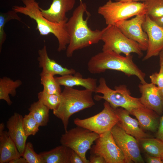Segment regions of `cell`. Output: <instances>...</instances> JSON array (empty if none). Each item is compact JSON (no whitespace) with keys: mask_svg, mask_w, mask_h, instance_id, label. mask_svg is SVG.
Returning <instances> with one entry per match:
<instances>
[{"mask_svg":"<svg viewBox=\"0 0 163 163\" xmlns=\"http://www.w3.org/2000/svg\"><path fill=\"white\" fill-rule=\"evenodd\" d=\"M144 150L150 156L160 157L163 156V142L157 138L151 137L139 140Z\"/></svg>","mask_w":163,"mask_h":163,"instance_id":"obj_25","label":"cell"},{"mask_svg":"<svg viewBox=\"0 0 163 163\" xmlns=\"http://www.w3.org/2000/svg\"><path fill=\"white\" fill-rule=\"evenodd\" d=\"M38 100L50 110H54L57 109L61 101L60 95L48 94L42 91L37 94Z\"/></svg>","mask_w":163,"mask_h":163,"instance_id":"obj_29","label":"cell"},{"mask_svg":"<svg viewBox=\"0 0 163 163\" xmlns=\"http://www.w3.org/2000/svg\"><path fill=\"white\" fill-rule=\"evenodd\" d=\"M88 69L93 74H99L107 70H115L123 73L128 77L135 75L140 83L146 82L145 74L134 63L131 55L125 56L112 51H102L91 57Z\"/></svg>","mask_w":163,"mask_h":163,"instance_id":"obj_2","label":"cell"},{"mask_svg":"<svg viewBox=\"0 0 163 163\" xmlns=\"http://www.w3.org/2000/svg\"><path fill=\"white\" fill-rule=\"evenodd\" d=\"M55 78L60 86L64 87H73L75 86H80L94 92L97 86L96 79L91 78H84L79 73L76 72L74 75L69 74L56 77Z\"/></svg>","mask_w":163,"mask_h":163,"instance_id":"obj_21","label":"cell"},{"mask_svg":"<svg viewBox=\"0 0 163 163\" xmlns=\"http://www.w3.org/2000/svg\"><path fill=\"white\" fill-rule=\"evenodd\" d=\"M101 40L104 42L102 51L123 53L126 56L134 53L139 57L143 55L139 44L126 37L115 25H108L104 28Z\"/></svg>","mask_w":163,"mask_h":163,"instance_id":"obj_7","label":"cell"},{"mask_svg":"<svg viewBox=\"0 0 163 163\" xmlns=\"http://www.w3.org/2000/svg\"><path fill=\"white\" fill-rule=\"evenodd\" d=\"M75 0H52L47 9L40 8L43 15L49 21L56 23H66L68 20L66 13L74 8Z\"/></svg>","mask_w":163,"mask_h":163,"instance_id":"obj_15","label":"cell"},{"mask_svg":"<svg viewBox=\"0 0 163 163\" xmlns=\"http://www.w3.org/2000/svg\"><path fill=\"white\" fill-rule=\"evenodd\" d=\"M107 25H114L117 22L134 16L146 14L143 3L134 1H108L98 9Z\"/></svg>","mask_w":163,"mask_h":163,"instance_id":"obj_6","label":"cell"},{"mask_svg":"<svg viewBox=\"0 0 163 163\" xmlns=\"http://www.w3.org/2000/svg\"><path fill=\"white\" fill-rule=\"evenodd\" d=\"M5 124H0V163H7L11 160L21 156L17 147L8 134L5 131Z\"/></svg>","mask_w":163,"mask_h":163,"instance_id":"obj_19","label":"cell"},{"mask_svg":"<svg viewBox=\"0 0 163 163\" xmlns=\"http://www.w3.org/2000/svg\"><path fill=\"white\" fill-rule=\"evenodd\" d=\"M16 20L21 21V19L17 13L13 10L6 13L1 12L0 14V52L2 46L6 39V34L4 28L5 24L12 20Z\"/></svg>","mask_w":163,"mask_h":163,"instance_id":"obj_28","label":"cell"},{"mask_svg":"<svg viewBox=\"0 0 163 163\" xmlns=\"http://www.w3.org/2000/svg\"><path fill=\"white\" fill-rule=\"evenodd\" d=\"M104 108L100 113L90 117L76 118L74 122L77 126L89 129L100 135L110 131L119 121L114 109L105 101Z\"/></svg>","mask_w":163,"mask_h":163,"instance_id":"obj_9","label":"cell"},{"mask_svg":"<svg viewBox=\"0 0 163 163\" xmlns=\"http://www.w3.org/2000/svg\"><path fill=\"white\" fill-rule=\"evenodd\" d=\"M93 92L87 89L79 90L64 87L60 94L59 104L53 113L62 121L65 131L68 130L69 119L73 114L95 104L92 97Z\"/></svg>","mask_w":163,"mask_h":163,"instance_id":"obj_4","label":"cell"},{"mask_svg":"<svg viewBox=\"0 0 163 163\" xmlns=\"http://www.w3.org/2000/svg\"><path fill=\"white\" fill-rule=\"evenodd\" d=\"M146 161L148 163H163V161L161 158L149 155L146 157Z\"/></svg>","mask_w":163,"mask_h":163,"instance_id":"obj_36","label":"cell"},{"mask_svg":"<svg viewBox=\"0 0 163 163\" xmlns=\"http://www.w3.org/2000/svg\"><path fill=\"white\" fill-rule=\"evenodd\" d=\"M99 136L89 129L77 126L65 131L62 135L60 141L62 145L76 152L84 163H89V160L86 158V153Z\"/></svg>","mask_w":163,"mask_h":163,"instance_id":"obj_8","label":"cell"},{"mask_svg":"<svg viewBox=\"0 0 163 163\" xmlns=\"http://www.w3.org/2000/svg\"><path fill=\"white\" fill-rule=\"evenodd\" d=\"M23 118L21 114L14 113L8 118L6 122L8 134L15 143L21 156L28 137L24 128Z\"/></svg>","mask_w":163,"mask_h":163,"instance_id":"obj_16","label":"cell"},{"mask_svg":"<svg viewBox=\"0 0 163 163\" xmlns=\"http://www.w3.org/2000/svg\"><path fill=\"white\" fill-rule=\"evenodd\" d=\"M114 140L125 155L127 163H144L138 141L128 134L117 124L111 129Z\"/></svg>","mask_w":163,"mask_h":163,"instance_id":"obj_11","label":"cell"},{"mask_svg":"<svg viewBox=\"0 0 163 163\" xmlns=\"http://www.w3.org/2000/svg\"><path fill=\"white\" fill-rule=\"evenodd\" d=\"M130 114L137 119L140 127L143 129L156 132L159 121L158 115L152 110L145 107L133 110Z\"/></svg>","mask_w":163,"mask_h":163,"instance_id":"obj_20","label":"cell"},{"mask_svg":"<svg viewBox=\"0 0 163 163\" xmlns=\"http://www.w3.org/2000/svg\"><path fill=\"white\" fill-rule=\"evenodd\" d=\"M24 6L14 5L12 9L17 13L24 14L36 22V29L40 35H48L53 34L58 42V51L65 50L69 42L66 23H56L50 21L42 14L39 3L35 0H22Z\"/></svg>","mask_w":163,"mask_h":163,"instance_id":"obj_3","label":"cell"},{"mask_svg":"<svg viewBox=\"0 0 163 163\" xmlns=\"http://www.w3.org/2000/svg\"><path fill=\"white\" fill-rule=\"evenodd\" d=\"M113 109L119 119L117 124L126 133L138 141L142 139L150 137L140 127L138 120L130 116L129 111L122 107Z\"/></svg>","mask_w":163,"mask_h":163,"instance_id":"obj_17","label":"cell"},{"mask_svg":"<svg viewBox=\"0 0 163 163\" xmlns=\"http://www.w3.org/2000/svg\"><path fill=\"white\" fill-rule=\"evenodd\" d=\"M145 13L151 18L155 19L163 16V0H145Z\"/></svg>","mask_w":163,"mask_h":163,"instance_id":"obj_27","label":"cell"},{"mask_svg":"<svg viewBox=\"0 0 163 163\" xmlns=\"http://www.w3.org/2000/svg\"><path fill=\"white\" fill-rule=\"evenodd\" d=\"M142 27L144 31L146 33L148 39L146 53L143 59L145 60L158 55L163 49V29L146 14Z\"/></svg>","mask_w":163,"mask_h":163,"instance_id":"obj_13","label":"cell"},{"mask_svg":"<svg viewBox=\"0 0 163 163\" xmlns=\"http://www.w3.org/2000/svg\"><path fill=\"white\" fill-rule=\"evenodd\" d=\"M50 109L38 100L28 108L29 113L34 117L40 126H46L49 120Z\"/></svg>","mask_w":163,"mask_h":163,"instance_id":"obj_24","label":"cell"},{"mask_svg":"<svg viewBox=\"0 0 163 163\" xmlns=\"http://www.w3.org/2000/svg\"><path fill=\"white\" fill-rule=\"evenodd\" d=\"M40 83L43 86V91L50 94L60 95L62 92L60 85L55 80L54 76L47 73L40 74Z\"/></svg>","mask_w":163,"mask_h":163,"instance_id":"obj_26","label":"cell"},{"mask_svg":"<svg viewBox=\"0 0 163 163\" xmlns=\"http://www.w3.org/2000/svg\"><path fill=\"white\" fill-rule=\"evenodd\" d=\"M152 19L158 26L163 29V16L159 18Z\"/></svg>","mask_w":163,"mask_h":163,"instance_id":"obj_38","label":"cell"},{"mask_svg":"<svg viewBox=\"0 0 163 163\" xmlns=\"http://www.w3.org/2000/svg\"><path fill=\"white\" fill-rule=\"evenodd\" d=\"M89 163H106L104 158L98 154L91 153Z\"/></svg>","mask_w":163,"mask_h":163,"instance_id":"obj_33","label":"cell"},{"mask_svg":"<svg viewBox=\"0 0 163 163\" xmlns=\"http://www.w3.org/2000/svg\"><path fill=\"white\" fill-rule=\"evenodd\" d=\"M9 163H27V162L25 158L21 156L11 160Z\"/></svg>","mask_w":163,"mask_h":163,"instance_id":"obj_37","label":"cell"},{"mask_svg":"<svg viewBox=\"0 0 163 163\" xmlns=\"http://www.w3.org/2000/svg\"><path fill=\"white\" fill-rule=\"evenodd\" d=\"M162 160L163 161V156L162 158Z\"/></svg>","mask_w":163,"mask_h":163,"instance_id":"obj_42","label":"cell"},{"mask_svg":"<svg viewBox=\"0 0 163 163\" xmlns=\"http://www.w3.org/2000/svg\"><path fill=\"white\" fill-rule=\"evenodd\" d=\"M90 153L101 156L106 163H127L122 150L116 143L110 130L100 135Z\"/></svg>","mask_w":163,"mask_h":163,"instance_id":"obj_10","label":"cell"},{"mask_svg":"<svg viewBox=\"0 0 163 163\" xmlns=\"http://www.w3.org/2000/svg\"><path fill=\"white\" fill-rule=\"evenodd\" d=\"M155 136L156 138L163 142V113L159 120L158 127L156 132Z\"/></svg>","mask_w":163,"mask_h":163,"instance_id":"obj_34","label":"cell"},{"mask_svg":"<svg viewBox=\"0 0 163 163\" xmlns=\"http://www.w3.org/2000/svg\"><path fill=\"white\" fill-rule=\"evenodd\" d=\"M22 156L27 163H44L42 157L34 151L33 145L30 142L26 143Z\"/></svg>","mask_w":163,"mask_h":163,"instance_id":"obj_31","label":"cell"},{"mask_svg":"<svg viewBox=\"0 0 163 163\" xmlns=\"http://www.w3.org/2000/svg\"><path fill=\"white\" fill-rule=\"evenodd\" d=\"M158 90L160 93L163 97V87L161 88H159Z\"/></svg>","mask_w":163,"mask_h":163,"instance_id":"obj_41","label":"cell"},{"mask_svg":"<svg viewBox=\"0 0 163 163\" xmlns=\"http://www.w3.org/2000/svg\"><path fill=\"white\" fill-rule=\"evenodd\" d=\"M94 92L101 93L102 96L96 95L94 98L97 101L104 99L108 102L113 108L122 107L129 111L130 113L134 109L145 107L141 103L140 98L131 95L130 91L126 85H120L114 87V90L110 88L107 85L105 79L101 78L99 85Z\"/></svg>","mask_w":163,"mask_h":163,"instance_id":"obj_5","label":"cell"},{"mask_svg":"<svg viewBox=\"0 0 163 163\" xmlns=\"http://www.w3.org/2000/svg\"><path fill=\"white\" fill-rule=\"evenodd\" d=\"M88 12L87 6L82 0L73 11L72 16L66 26L69 38V43L66 49L67 57H72L76 50L98 43L101 40L104 28L102 30H92L87 24L90 14L85 20L84 14Z\"/></svg>","mask_w":163,"mask_h":163,"instance_id":"obj_1","label":"cell"},{"mask_svg":"<svg viewBox=\"0 0 163 163\" xmlns=\"http://www.w3.org/2000/svg\"><path fill=\"white\" fill-rule=\"evenodd\" d=\"M141 97L139 98L142 104L145 107L153 110L158 115L163 113V97L158 88L151 83L146 82L139 84Z\"/></svg>","mask_w":163,"mask_h":163,"instance_id":"obj_14","label":"cell"},{"mask_svg":"<svg viewBox=\"0 0 163 163\" xmlns=\"http://www.w3.org/2000/svg\"><path fill=\"white\" fill-rule=\"evenodd\" d=\"M146 14L137 15L130 20L117 22L115 25L129 38L137 42L142 51H146L148 46V39L146 33L142 27Z\"/></svg>","mask_w":163,"mask_h":163,"instance_id":"obj_12","label":"cell"},{"mask_svg":"<svg viewBox=\"0 0 163 163\" xmlns=\"http://www.w3.org/2000/svg\"><path fill=\"white\" fill-rule=\"evenodd\" d=\"M22 84L20 79L13 80L10 78L4 76L0 78V99L5 101L7 104L11 105L12 102L9 95L14 97L16 95V89Z\"/></svg>","mask_w":163,"mask_h":163,"instance_id":"obj_23","label":"cell"},{"mask_svg":"<svg viewBox=\"0 0 163 163\" xmlns=\"http://www.w3.org/2000/svg\"><path fill=\"white\" fill-rule=\"evenodd\" d=\"M70 163H84L80 156L72 150L70 159Z\"/></svg>","mask_w":163,"mask_h":163,"instance_id":"obj_35","label":"cell"},{"mask_svg":"<svg viewBox=\"0 0 163 163\" xmlns=\"http://www.w3.org/2000/svg\"><path fill=\"white\" fill-rule=\"evenodd\" d=\"M72 150L62 145L49 151L40 152L44 163H70Z\"/></svg>","mask_w":163,"mask_h":163,"instance_id":"obj_22","label":"cell"},{"mask_svg":"<svg viewBox=\"0 0 163 163\" xmlns=\"http://www.w3.org/2000/svg\"><path fill=\"white\" fill-rule=\"evenodd\" d=\"M115 1L127 2V1H134L139 2V1L143 2L145 0H115Z\"/></svg>","mask_w":163,"mask_h":163,"instance_id":"obj_40","label":"cell"},{"mask_svg":"<svg viewBox=\"0 0 163 163\" xmlns=\"http://www.w3.org/2000/svg\"><path fill=\"white\" fill-rule=\"evenodd\" d=\"M160 66L158 73L155 72L149 76L152 83L156 85L159 88L163 87V65Z\"/></svg>","mask_w":163,"mask_h":163,"instance_id":"obj_32","label":"cell"},{"mask_svg":"<svg viewBox=\"0 0 163 163\" xmlns=\"http://www.w3.org/2000/svg\"><path fill=\"white\" fill-rule=\"evenodd\" d=\"M158 56L160 65H163V49L160 52Z\"/></svg>","mask_w":163,"mask_h":163,"instance_id":"obj_39","label":"cell"},{"mask_svg":"<svg viewBox=\"0 0 163 163\" xmlns=\"http://www.w3.org/2000/svg\"><path fill=\"white\" fill-rule=\"evenodd\" d=\"M23 124L25 132L28 136H34L39 131V125L29 113L24 116Z\"/></svg>","mask_w":163,"mask_h":163,"instance_id":"obj_30","label":"cell"},{"mask_svg":"<svg viewBox=\"0 0 163 163\" xmlns=\"http://www.w3.org/2000/svg\"><path fill=\"white\" fill-rule=\"evenodd\" d=\"M38 53L39 66L42 69L41 73H49L53 76L73 75L76 73L74 69L64 67L54 60L51 59L48 56L45 45L42 48L38 50Z\"/></svg>","mask_w":163,"mask_h":163,"instance_id":"obj_18","label":"cell"}]
</instances>
